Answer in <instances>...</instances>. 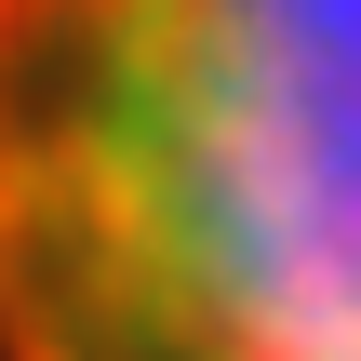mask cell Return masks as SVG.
I'll use <instances>...</instances> for the list:
<instances>
[{
	"label": "cell",
	"instance_id": "cell-1",
	"mask_svg": "<svg viewBox=\"0 0 361 361\" xmlns=\"http://www.w3.org/2000/svg\"><path fill=\"white\" fill-rule=\"evenodd\" d=\"M0 361H361V0H0Z\"/></svg>",
	"mask_w": 361,
	"mask_h": 361
}]
</instances>
